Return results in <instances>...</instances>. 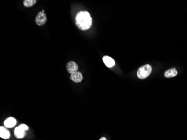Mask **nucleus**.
I'll return each mask as SVG.
<instances>
[{
	"mask_svg": "<svg viewBox=\"0 0 187 140\" xmlns=\"http://www.w3.org/2000/svg\"><path fill=\"white\" fill-rule=\"evenodd\" d=\"M76 26L81 30L85 31L90 29L92 25V18L89 12L86 11L79 12L75 17Z\"/></svg>",
	"mask_w": 187,
	"mask_h": 140,
	"instance_id": "nucleus-1",
	"label": "nucleus"
},
{
	"mask_svg": "<svg viewBox=\"0 0 187 140\" xmlns=\"http://www.w3.org/2000/svg\"><path fill=\"white\" fill-rule=\"evenodd\" d=\"M152 72V67L148 64L141 66L137 71V77L140 79H145L149 76Z\"/></svg>",
	"mask_w": 187,
	"mask_h": 140,
	"instance_id": "nucleus-2",
	"label": "nucleus"
},
{
	"mask_svg": "<svg viewBox=\"0 0 187 140\" xmlns=\"http://www.w3.org/2000/svg\"><path fill=\"white\" fill-rule=\"evenodd\" d=\"M47 21V16L44 10L39 12L35 18V22L38 26L44 25Z\"/></svg>",
	"mask_w": 187,
	"mask_h": 140,
	"instance_id": "nucleus-3",
	"label": "nucleus"
},
{
	"mask_svg": "<svg viewBox=\"0 0 187 140\" xmlns=\"http://www.w3.org/2000/svg\"><path fill=\"white\" fill-rule=\"evenodd\" d=\"M66 69L69 73L72 74L77 71L79 69V67L76 62L74 61H70L66 65Z\"/></svg>",
	"mask_w": 187,
	"mask_h": 140,
	"instance_id": "nucleus-4",
	"label": "nucleus"
},
{
	"mask_svg": "<svg viewBox=\"0 0 187 140\" xmlns=\"http://www.w3.org/2000/svg\"><path fill=\"white\" fill-rule=\"evenodd\" d=\"M70 79L73 81L79 83L81 82L83 79L82 74L80 72H76L71 74Z\"/></svg>",
	"mask_w": 187,
	"mask_h": 140,
	"instance_id": "nucleus-5",
	"label": "nucleus"
},
{
	"mask_svg": "<svg viewBox=\"0 0 187 140\" xmlns=\"http://www.w3.org/2000/svg\"><path fill=\"white\" fill-rule=\"evenodd\" d=\"M14 134L15 136L17 139H23L26 134L25 131L20 126L18 127H16L14 131Z\"/></svg>",
	"mask_w": 187,
	"mask_h": 140,
	"instance_id": "nucleus-6",
	"label": "nucleus"
},
{
	"mask_svg": "<svg viewBox=\"0 0 187 140\" xmlns=\"http://www.w3.org/2000/svg\"><path fill=\"white\" fill-rule=\"evenodd\" d=\"M16 124V120L13 117H9L4 121V125L6 128L14 127Z\"/></svg>",
	"mask_w": 187,
	"mask_h": 140,
	"instance_id": "nucleus-7",
	"label": "nucleus"
},
{
	"mask_svg": "<svg viewBox=\"0 0 187 140\" xmlns=\"http://www.w3.org/2000/svg\"><path fill=\"white\" fill-rule=\"evenodd\" d=\"M103 60L105 66L109 68H111L115 65L114 60L108 56H105L104 57H103Z\"/></svg>",
	"mask_w": 187,
	"mask_h": 140,
	"instance_id": "nucleus-8",
	"label": "nucleus"
},
{
	"mask_svg": "<svg viewBox=\"0 0 187 140\" xmlns=\"http://www.w3.org/2000/svg\"><path fill=\"white\" fill-rule=\"evenodd\" d=\"M0 137L5 140L9 139L10 137V133L6 128L1 126L0 127Z\"/></svg>",
	"mask_w": 187,
	"mask_h": 140,
	"instance_id": "nucleus-9",
	"label": "nucleus"
},
{
	"mask_svg": "<svg viewBox=\"0 0 187 140\" xmlns=\"http://www.w3.org/2000/svg\"><path fill=\"white\" fill-rule=\"evenodd\" d=\"M178 74V72L175 68L173 69H171L169 70H167L165 74L164 75L167 77V78H170V77H173L176 76Z\"/></svg>",
	"mask_w": 187,
	"mask_h": 140,
	"instance_id": "nucleus-10",
	"label": "nucleus"
},
{
	"mask_svg": "<svg viewBox=\"0 0 187 140\" xmlns=\"http://www.w3.org/2000/svg\"><path fill=\"white\" fill-rule=\"evenodd\" d=\"M36 2V0H25L24 1L23 4L26 7H30L35 5Z\"/></svg>",
	"mask_w": 187,
	"mask_h": 140,
	"instance_id": "nucleus-11",
	"label": "nucleus"
},
{
	"mask_svg": "<svg viewBox=\"0 0 187 140\" xmlns=\"http://www.w3.org/2000/svg\"><path fill=\"white\" fill-rule=\"evenodd\" d=\"M20 126L22 129H23L24 130H25V131H27V130H28V129H29L28 126L27 125L25 124H20Z\"/></svg>",
	"mask_w": 187,
	"mask_h": 140,
	"instance_id": "nucleus-12",
	"label": "nucleus"
},
{
	"mask_svg": "<svg viewBox=\"0 0 187 140\" xmlns=\"http://www.w3.org/2000/svg\"><path fill=\"white\" fill-rule=\"evenodd\" d=\"M99 140H107L106 139H105V137H101Z\"/></svg>",
	"mask_w": 187,
	"mask_h": 140,
	"instance_id": "nucleus-13",
	"label": "nucleus"
}]
</instances>
